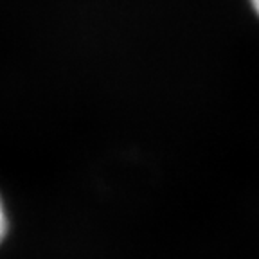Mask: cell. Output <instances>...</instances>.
Returning <instances> with one entry per match:
<instances>
[{
    "label": "cell",
    "mask_w": 259,
    "mask_h": 259,
    "mask_svg": "<svg viewBox=\"0 0 259 259\" xmlns=\"http://www.w3.org/2000/svg\"><path fill=\"white\" fill-rule=\"evenodd\" d=\"M6 234H8V212H6L4 202L0 198V243L6 238Z\"/></svg>",
    "instance_id": "6da1fadb"
},
{
    "label": "cell",
    "mask_w": 259,
    "mask_h": 259,
    "mask_svg": "<svg viewBox=\"0 0 259 259\" xmlns=\"http://www.w3.org/2000/svg\"><path fill=\"white\" fill-rule=\"evenodd\" d=\"M250 4H252V8H254L255 15L259 16V0H250Z\"/></svg>",
    "instance_id": "7a4b0ae2"
}]
</instances>
